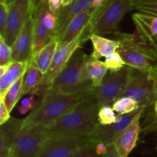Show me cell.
<instances>
[{"mask_svg":"<svg viewBox=\"0 0 157 157\" xmlns=\"http://www.w3.org/2000/svg\"><path fill=\"white\" fill-rule=\"evenodd\" d=\"M33 31L34 22L32 15L12 45V62L30 61L33 52Z\"/></svg>","mask_w":157,"mask_h":157,"instance_id":"cell-15","label":"cell"},{"mask_svg":"<svg viewBox=\"0 0 157 157\" xmlns=\"http://www.w3.org/2000/svg\"><path fill=\"white\" fill-rule=\"evenodd\" d=\"M88 55L78 49L64 69L57 75L50 90L62 94L92 92L95 86L90 79L86 68Z\"/></svg>","mask_w":157,"mask_h":157,"instance_id":"cell-4","label":"cell"},{"mask_svg":"<svg viewBox=\"0 0 157 157\" xmlns=\"http://www.w3.org/2000/svg\"><path fill=\"white\" fill-rule=\"evenodd\" d=\"M44 75L38 69L35 62L31 58L29 69L25 75L24 86H23V95L26 94H32L42 83Z\"/></svg>","mask_w":157,"mask_h":157,"instance_id":"cell-23","label":"cell"},{"mask_svg":"<svg viewBox=\"0 0 157 157\" xmlns=\"http://www.w3.org/2000/svg\"><path fill=\"white\" fill-rule=\"evenodd\" d=\"M134 1H135V2H137V1H138V0H134Z\"/></svg>","mask_w":157,"mask_h":157,"instance_id":"cell-48","label":"cell"},{"mask_svg":"<svg viewBox=\"0 0 157 157\" xmlns=\"http://www.w3.org/2000/svg\"><path fill=\"white\" fill-rule=\"evenodd\" d=\"M135 9L141 13L157 17V0H138Z\"/></svg>","mask_w":157,"mask_h":157,"instance_id":"cell-28","label":"cell"},{"mask_svg":"<svg viewBox=\"0 0 157 157\" xmlns=\"http://www.w3.org/2000/svg\"><path fill=\"white\" fill-rule=\"evenodd\" d=\"M29 63L30 61L12 62L5 75L0 77V101L4 99L9 88L17 80L25 75L29 69Z\"/></svg>","mask_w":157,"mask_h":157,"instance_id":"cell-19","label":"cell"},{"mask_svg":"<svg viewBox=\"0 0 157 157\" xmlns=\"http://www.w3.org/2000/svg\"><path fill=\"white\" fill-rule=\"evenodd\" d=\"M43 1H44V0H31V10H32V12L35 10V9H36Z\"/></svg>","mask_w":157,"mask_h":157,"instance_id":"cell-42","label":"cell"},{"mask_svg":"<svg viewBox=\"0 0 157 157\" xmlns=\"http://www.w3.org/2000/svg\"><path fill=\"white\" fill-rule=\"evenodd\" d=\"M58 47V40L55 39L48 45L44 46L36 55L32 57V60L35 62L36 66L44 75H45L48 71Z\"/></svg>","mask_w":157,"mask_h":157,"instance_id":"cell-22","label":"cell"},{"mask_svg":"<svg viewBox=\"0 0 157 157\" xmlns=\"http://www.w3.org/2000/svg\"><path fill=\"white\" fill-rule=\"evenodd\" d=\"M48 2L51 10L55 13H57L62 6L63 0H48Z\"/></svg>","mask_w":157,"mask_h":157,"instance_id":"cell-36","label":"cell"},{"mask_svg":"<svg viewBox=\"0 0 157 157\" xmlns=\"http://www.w3.org/2000/svg\"><path fill=\"white\" fill-rule=\"evenodd\" d=\"M90 35V23L85 29L78 35L75 38L69 42L58 46L54 55L53 61L47 73L44 75L41 84L32 92L31 95H43L52 89V83L57 75L65 68L69 60L71 58L74 54L79 49V48L88 39Z\"/></svg>","mask_w":157,"mask_h":157,"instance_id":"cell-6","label":"cell"},{"mask_svg":"<svg viewBox=\"0 0 157 157\" xmlns=\"http://www.w3.org/2000/svg\"><path fill=\"white\" fill-rule=\"evenodd\" d=\"M145 109L144 107L141 109L131 123L123 130L115 140L113 145L121 157H128L132 150L136 147L140 134L142 132L140 119Z\"/></svg>","mask_w":157,"mask_h":157,"instance_id":"cell-14","label":"cell"},{"mask_svg":"<svg viewBox=\"0 0 157 157\" xmlns=\"http://www.w3.org/2000/svg\"><path fill=\"white\" fill-rule=\"evenodd\" d=\"M107 0H91V8L94 10H99L104 6Z\"/></svg>","mask_w":157,"mask_h":157,"instance_id":"cell-39","label":"cell"},{"mask_svg":"<svg viewBox=\"0 0 157 157\" xmlns=\"http://www.w3.org/2000/svg\"></svg>","mask_w":157,"mask_h":157,"instance_id":"cell-49","label":"cell"},{"mask_svg":"<svg viewBox=\"0 0 157 157\" xmlns=\"http://www.w3.org/2000/svg\"><path fill=\"white\" fill-rule=\"evenodd\" d=\"M100 108L98 99L91 94L46 129L49 135L90 136L99 123Z\"/></svg>","mask_w":157,"mask_h":157,"instance_id":"cell-1","label":"cell"},{"mask_svg":"<svg viewBox=\"0 0 157 157\" xmlns=\"http://www.w3.org/2000/svg\"><path fill=\"white\" fill-rule=\"evenodd\" d=\"M112 107L119 115H126L139 109L140 105L130 97H121L115 100L112 104Z\"/></svg>","mask_w":157,"mask_h":157,"instance_id":"cell-26","label":"cell"},{"mask_svg":"<svg viewBox=\"0 0 157 157\" xmlns=\"http://www.w3.org/2000/svg\"><path fill=\"white\" fill-rule=\"evenodd\" d=\"M113 35L119 42L117 52L122 56L126 66L148 73L156 67L157 57L154 51L136 32L126 33L118 31Z\"/></svg>","mask_w":157,"mask_h":157,"instance_id":"cell-3","label":"cell"},{"mask_svg":"<svg viewBox=\"0 0 157 157\" xmlns=\"http://www.w3.org/2000/svg\"><path fill=\"white\" fill-rule=\"evenodd\" d=\"M23 119L12 118L0 128V157H12L15 140L21 129Z\"/></svg>","mask_w":157,"mask_h":157,"instance_id":"cell-16","label":"cell"},{"mask_svg":"<svg viewBox=\"0 0 157 157\" xmlns=\"http://www.w3.org/2000/svg\"><path fill=\"white\" fill-rule=\"evenodd\" d=\"M146 42H147L150 45V46H151L152 49H153V51H154L155 54H156L157 57V35H155V36L149 38V39L147 40Z\"/></svg>","mask_w":157,"mask_h":157,"instance_id":"cell-40","label":"cell"},{"mask_svg":"<svg viewBox=\"0 0 157 157\" xmlns=\"http://www.w3.org/2000/svg\"><path fill=\"white\" fill-rule=\"evenodd\" d=\"M132 71L133 68L126 66L117 72H107L101 86L94 89V95L101 107L113 104L115 100L121 98L127 88Z\"/></svg>","mask_w":157,"mask_h":157,"instance_id":"cell-8","label":"cell"},{"mask_svg":"<svg viewBox=\"0 0 157 157\" xmlns=\"http://www.w3.org/2000/svg\"><path fill=\"white\" fill-rule=\"evenodd\" d=\"M154 115L157 116V99L154 103Z\"/></svg>","mask_w":157,"mask_h":157,"instance_id":"cell-45","label":"cell"},{"mask_svg":"<svg viewBox=\"0 0 157 157\" xmlns=\"http://www.w3.org/2000/svg\"><path fill=\"white\" fill-rule=\"evenodd\" d=\"M155 132H157V116L153 115L148 119L147 123L142 129V132L144 134H150Z\"/></svg>","mask_w":157,"mask_h":157,"instance_id":"cell-34","label":"cell"},{"mask_svg":"<svg viewBox=\"0 0 157 157\" xmlns=\"http://www.w3.org/2000/svg\"><path fill=\"white\" fill-rule=\"evenodd\" d=\"M14 0H7V4H9V3H11L12 2H13Z\"/></svg>","mask_w":157,"mask_h":157,"instance_id":"cell-47","label":"cell"},{"mask_svg":"<svg viewBox=\"0 0 157 157\" xmlns=\"http://www.w3.org/2000/svg\"><path fill=\"white\" fill-rule=\"evenodd\" d=\"M133 99L145 109L154 105L156 98L150 74L133 69L127 88L121 95Z\"/></svg>","mask_w":157,"mask_h":157,"instance_id":"cell-11","label":"cell"},{"mask_svg":"<svg viewBox=\"0 0 157 157\" xmlns=\"http://www.w3.org/2000/svg\"><path fill=\"white\" fill-rule=\"evenodd\" d=\"M11 63H12V62H11ZM11 63H10V64H11ZM10 64L0 66V77L2 76L3 75H5V73L7 72L8 69H9V66H10Z\"/></svg>","mask_w":157,"mask_h":157,"instance_id":"cell-43","label":"cell"},{"mask_svg":"<svg viewBox=\"0 0 157 157\" xmlns=\"http://www.w3.org/2000/svg\"><path fill=\"white\" fill-rule=\"evenodd\" d=\"M96 144V142L93 141L78 151L72 157H105V155H101L97 152Z\"/></svg>","mask_w":157,"mask_h":157,"instance_id":"cell-31","label":"cell"},{"mask_svg":"<svg viewBox=\"0 0 157 157\" xmlns=\"http://www.w3.org/2000/svg\"><path fill=\"white\" fill-rule=\"evenodd\" d=\"M94 94L92 92L75 94H62L49 90L41 95V101L23 119L21 129L34 126H48L81 103L84 98Z\"/></svg>","mask_w":157,"mask_h":157,"instance_id":"cell-2","label":"cell"},{"mask_svg":"<svg viewBox=\"0 0 157 157\" xmlns=\"http://www.w3.org/2000/svg\"><path fill=\"white\" fill-rule=\"evenodd\" d=\"M31 16V0H14L8 4L6 26L2 36L11 47Z\"/></svg>","mask_w":157,"mask_h":157,"instance_id":"cell-12","label":"cell"},{"mask_svg":"<svg viewBox=\"0 0 157 157\" xmlns=\"http://www.w3.org/2000/svg\"><path fill=\"white\" fill-rule=\"evenodd\" d=\"M86 68L89 78L92 81L94 86L95 87L101 86L106 74L108 72V69L105 62L99 59L94 58L90 55L87 58Z\"/></svg>","mask_w":157,"mask_h":157,"instance_id":"cell-24","label":"cell"},{"mask_svg":"<svg viewBox=\"0 0 157 157\" xmlns=\"http://www.w3.org/2000/svg\"><path fill=\"white\" fill-rule=\"evenodd\" d=\"M108 148L106 144L103 143H97L96 144V151L98 154L101 155H106L107 153Z\"/></svg>","mask_w":157,"mask_h":157,"instance_id":"cell-37","label":"cell"},{"mask_svg":"<svg viewBox=\"0 0 157 157\" xmlns=\"http://www.w3.org/2000/svg\"><path fill=\"white\" fill-rule=\"evenodd\" d=\"M25 75L21 77V78H20L19 79L17 80L15 83H14L9 88L4 97V99L2 100V102H4L6 107L8 108V109H9L10 112L14 109V107L17 104L20 98L23 95V86H24Z\"/></svg>","mask_w":157,"mask_h":157,"instance_id":"cell-25","label":"cell"},{"mask_svg":"<svg viewBox=\"0 0 157 157\" xmlns=\"http://www.w3.org/2000/svg\"><path fill=\"white\" fill-rule=\"evenodd\" d=\"M104 62L108 69V71L110 72H117L126 66L125 62L117 51L106 57Z\"/></svg>","mask_w":157,"mask_h":157,"instance_id":"cell-29","label":"cell"},{"mask_svg":"<svg viewBox=\"0 0 157 157\" xmlns=\"http://www.w3.org/2000/svg\"><path fill=\"white\" fill-rule=\"evenodd\" d=\"M91 7V0H74L70 5L61 6L58 15V40L62 35L70 22L76 15Z\"/></svg>","mask_w":157,"mask_h":157,"instance_id":"cell-17","label":"cell"},{"mask_svg":"<svg viewBox=\"0 0 157 157\" xmlns=\"http://www.w3.org/2000/svg\"><path fill=\"white\" fill-rule=\"evenodd\" d=\"M73 1H74V0H63L62 6H68V5H70L71 3Z\"/></svg>","mask_w":157,"mask_h":157,"instance_id":"cell-44","label":"cell"},{"mask_svg":"<svg viewBox=\"0 0 157 157\" xmlns=\"http://www.w3.org/2000/svg\"><path fill=\"white\" fill-rule=\"evenodd\" d=\"M136 32L147 41L149 38L157 35V17L136 12L132 15Z\"/></svg>","mask_w":157,"mask_h":157,"instance_id":"cell-20","label":"cell"},{"mask_svg":"<svg viewBox=\"0 0 157 157\" xmlns=\"http://www.w3.org/2000/svg\"><path fill=\"white\" fill-rule=\"evenodd\" d=\"M107 148H108V150H107V153L105 155V157H121V155H119V153L117 151L114 145H108Z\"/></svg>","mask_w":157,"mask_h":157,"instance_id":"cell-38","label":"cell"},{"mask_svg":"<svg viewBox=\"0 0 157 157\" xmlns=\"http://www.w3.org/2000/svg\"><path fill=\"white\" fill-rule=\"evenodd\" d=\"M96 12V10L90 7L87 10L76 15L70 22L64 33L58 39V46H63V45L69 42L74 38H76L79 34H81L87 28V26L91 22L94 15Z\"/></svg>","mask_w":157,"mask_h":157,"instance_id":"cell-18","label":"cell"},{"mask_svg":"<svg viewBox=\"0 0 157 157\" xmlns=\"http://www.w3.org/2000/svg\"><path fill=\"white\" fill-rule=\"evenodd\" d=\"M12 47L5 42L3 37L0 35V66L12 62Z\"/></svg>","mask_w":157,"mask_h":157,"instance_id":"cell-30","label":"cell"},{"mask_svg":"<svg viewBox=\"0 0 157 157\" xmlns=\"http://www.w3.org/2000/svg\"><path fill=\"white\" fill-rule=\"evenodd\" d=\"M48 137L45 126L23 128L18 132L12 150V157H38L43 144Z\"/></svg>","mask_w":157,"mask_h":157,"instance_id":"cell-10","label":"cell"},{"mask_svg":"<svg viewBox=\"0 0 157 157\" xmlns=\"http://www.w3.org/2000/svg\"><path fill=\"white\" fill-rule=\"evenodd\" d=\"M32 15L34 22V56L44 46L58 39V15L51 10L48 0H44Z\"/></svg>","mask_w":157,"mask_h":157,"instance_id":"cell-7","label":"cell"},{"mask_svg":"<svg viewBox=\"0 0 157 157\" xmlns=\"http://www.w3.org/2000/svg\"><path fill=\"white\" fill-rule=\"evenodd\" d=\"M119 114H116L114 109L110 105L101 106L98 112V123L102 126H108L116 123Z\"/></svg>","mask_w":157,"mask_h":157,"instance_id":"cell-27","label":"cell"},{"mask_svg":"<svg viewBox=\"0 0 157 157\" xmlns=\"http://www.w3.org/2000/svg\"><path fill=\"white\" fill-rule=\"evenodd\" d=\"M35 96V95H31L23 99L18 107V111L21 115H25L32 109H35V106H37L36 99Z\"/></svg>","mask_w":157,"mask_h":157,"instance_id":"cell-32","label":"cell"},{"mask_svg":"<svg viewBox=\"0 0 157 157\" xmlns=\"http://www.w3.org/2000/svg\"><path fill=\"white\" fill-rule=\"evenodd\" d=\"M8 15V4L0 3V35H3L6 26Z\"/></svg>","mask_w":157,"mask_h":157,"instance_id":"cell-33","label":"cell"},{"mask_svg":"<svg viewBox=\"0 0 157 157\" xmlns=\"http://www.w3.org/2000/svg\"><path fill=\"white\" fill-rule=\"evenodd\" d=\"M90 40L94 47L90 55L96 59H99L101 57L106 58L110 54L117 52L120 46L119 42L117 39H110L96 34H91Z\"/></svg>","mask_w":157,"mask_h":157,"instance_id":"cell-21","label":"cell"},{"mask_svg":"<svg viewBox=\"0 0 157 157\" xmlns=\"http://www.w3.org/2000/svg\"><path fill=\"white\" fill-rule=\"evenodd\" d=\"M0 3H6V4H7V0H0Z\"/></svg>","mask_w":157,"mask_h":157,"instance_id":"cell-46","label":"cell"},{"mask_svg":"<svg viewBox=\"0 0 157 157\" xmlns=\"http://www.w3.org/2000/svg\"><path fill=\"white\" fill-rule=\"evenodd\" d=\"M134 0H107L102 8L95 12L91 22L90 32L99 35L114 34L127 12L135 9Z\"/></svg>","mask_w":157,"mask_h":157,"instance_id":"cell-5","label":"cell"},{"mask_svg":"<svg viewBox=\"0 0 157 157\" xmlns=\"http://www.w3.org/2000/svg\"><path fill=\"white\" fill-rule=\"evenodd\" d=\"M94 140L90 136L49 135L38 157H72Z\"/></svg>","mask_w":157,"mask_h":157,"instance_id":"cell-9","label":"cell"},{"mask_svg":"<svg viewBox=\"0 0 157 157\" xmlns=\"http://www.w3.org/2000/svg\"><path fill=\"white\" fill-rule=\"evenodd\" d=\"M11 119L10 112L6 107L4 102H0V125H3Z\"/></svg>","mask_w":157,"mask_h":157,"instance_id":"cell-35","label":"cell"},{"mask_svg":"<svg viewBox=\"0 0 157 157\" xmlns=\"http://www.w3.org/2000/svg\"><path fill=\"white\" fill-rule=\"evenodd\" d=\"M150 75H151L152 78L153 80V83H154V90H155V95H156V98L157 99V66L150 72Z\"/></svg>","mask_w":157,"mask_h":157,"instance_id":"cell-41","label":"cell"},{"mask_svg":"<svg viewBox=\"0 0 157 157\" xmlns=\"http://www.w3.org/2000/svg\"><path fill=\"white\" fill-rule=\"evenodd\" d=\"M142 106L136 110L126 115H119L116 123L108 126H102L99 124L91 135L92 139L96 143H103L108 145L113 144L118 135L123 132L124 129L130 124L136 114L141 110Z\"/></svg>","mask_w":157,"mask_h":157,"instance_id":"cell-13","label":"cell"}]
</instances>
